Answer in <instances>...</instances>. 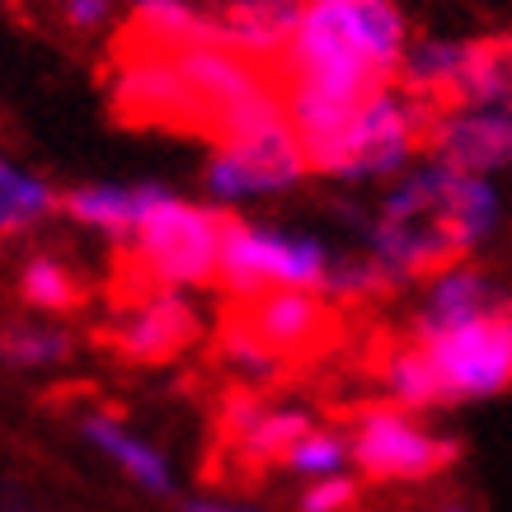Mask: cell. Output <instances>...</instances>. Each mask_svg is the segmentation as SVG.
<instances>
[{"instance_id":"obj_24","label":"cell","mask_w":512,"mask_h":512,"mask_svg":"<svg viewBox=\"0 0 512 512\" xmlns=\"http://www.w3.org/2000/svg\"><path fill=\"white\" fill-rule=\"evenodd\" d=\"M357 494H362V480L353 470L325 475V480H306V489L296 498V512H353Z\"/></svg>"},{"instance_id":"obj_5","label":"cell","mask_w":512,"mask_h":512,"mask_svg":"<svg viewBox=\"0 0 512 512\" xmlns=\"http://www.w3.org/2000/svg\"><path fill=\"white\" fill-rule=\"evenodd\" d=\"M395 85L433 109L512 113V33L480 38H409Z\"/></svg>"},{"instance_id":"obj_27","label":"cell","mask_w":512,"mask_h":512,"mask_svg":"<svg viewBox=\"0 0 512 512\" xmlns=\"http://www.w3.org/2000/svg\"><path fill=\"white\" fill-rule=\"evenodd\" d=\"M433 512H475L470 503H461V498H451V503H442V508H433Z\"/></svg>"},{"instance_id":"obj_2","label":"cell","mask_w":512,"mask_h":512,"mask_svg":"<svg viewBox=\"0 0 512 512\" xmlns=\"http://www.w3.org/2000/svg\"><path fill=\"white\" fill-rule=\"evenodd\" d=\"M503 226V193L494 179L461 174L442 160L423 156L395 174L376 207L362 217V249L372 264L404 287L442 273V268L475 259Z\"/></svg>"},{"instance_id":"obj_9","label":"cell","mask_w":512,"mask_h":512,"mask_svg":"<svg viewBox=\"0 0 512 512\" xmlns=\"http://www.w3.org/2000/svg\"><path fill=\"white\" fill-rule=\"evenodd\" d=\"M311 179L306 146L296 137L287 109L245 127L235 137L217 141L202 165V188L217 202H249V198H278Z\"/></svg>"},{"instance_id":"obj_13","label":"cell","mask_w":512,"mask_h":512,"mask_svg":"<svg viewBox=\"0 0 512 512\" xmlns=\"http://www.w3.org/2000/svg\"><path fill=\"white\" fill-rule=\"evenodd\" d=\"M202 334L198 306L174 287H156L141 301H132L123 325L109 329V343L132 362H170L184 348H193Z\"/></svg>"},{"instance_id":"obj_7","label":"cell","mask_w":512,"mask_h":512,"mask_svg":"<svg viewBox=\"0 0 512 512\" xmlns=\"http://www.w3.org/2000/svg\"><path fill=\"white\" fill-rule=\"evenodd\" d=\"M334 254L320 235L287 231V226H259V221L231 217L221 235L217 287L231 296H254L268 287H301L325 296Z\"/></svg>"},{"instance_id":"obj_11","label":"cell","mask_w":512,"mask_h":512,"mask_svg":"<svg viewBox=\"0 0 512 512\" xmlns=\"http://www.w3.org/2000/svg\"><path fill=\"white\" fill-rule=\"evenodd\" d=\"M461 174L498 179L512 170V113L508 109H437L428 151Z\"/></svg>"},{"instance_id":"obj_20","label":"cell","mask_w":512,"mask_h":512,"mask_svg":"<svg viewBox=\"0 0 512 512\" xmlns=\"http://www.w3.org/2000/svg\"><path fill=\"white\" fill-rule=\"evenodd\" d=\"M19 296L29 301L33 311L66 315V311H76V306H85V282L66 264H57V259H33L19 273Z\"/></svg>"},{"instance_id":"obj_25","label":"cell","mask_w":512,"mask_h":512,"mask_svg":"<svg viewBox=\"0 0 512 512\" xmlns=\"http://www.w3.org/2000/svg\"><path fill=\"white\" fill-rule=\"evenodd\" d=\"M47 5L66 19V29H76V33L104 29L113 19V10H118V0H47Z\"/></svg>"},{"instance_id":"obj_16","label":"cell","mask_w":512,"mask_h":512,"mask_svg":"<svg viewBox=\"0 0 512 512\" xmlns=\"http://www.w3.org/2000/svg\"><path fill=\"white\" fill-rule=\"evenodd\" d=\"M80 433H85V442H90L99 456H109L113 466L123 470V475L137 484V489H146V494H160V498L174 494V470H170V461L160 456V447H151L146 437L132 433L123 419H113V414H85V419H80Z\"/></svg>"},{"instance_id":"obj_10","label":"cell","mask_w":512,"mask_h":512,"mask_svg":"<svg viewBox=\"0 0 512 512\" xmlns=\"http://www.w3.org/2000/svg\"><path fill=\"white\" fill-rule=\"evenodd\" d=\"M226 320L240 325L245 334H254L287 367L320 357L339 334L334 301L320 292H301V287H268V292L254 296H235Z\"/></svg>"},{"instance_id":"obj_15","label":"cell","mask_w":512,"mask_h":512,"mask_svg":"<svg viewBox=\"0 0 512 512\" xmlns=\"http://www.w3.org/2000/svg\"><path fill=\"white\" fill-rule=\"evenodd\" d=\"M170 188L165 184H80L71 188L62 198V212L71 221H80V226H90V231L109 235V240H132L141 226V217L156 207L160 198H165Z\"/></svg>"},{"instance_id":"obj_14","label":"cell","mask_w":512,"mask_h":512,"mask_svg":"<svg viewBox=\"0 0 512 512\" xmlns=\"http://www.w3.org/2000/svg\"><path fill=\"white\" fill-rule=\"evenodd\" d=\"M301 5L306 0H221L217 38L249 62H278L287 43H292L296 24H301Z\"/></svg>"},{"instance_id":"obj_23","label":"cell","mask_w":512,"mask_h":512,"mask_svg":"<svg viewBox=\"0 0 512 512\" xmlns=\"http://www.w3.org/2000/svg\"><path fill=\"white\" fill-rule=\"evenodd\" d=\"M71 339L57 329H0V357L15 367H52L66 362Z\"/></svg>"},{"instance_id":"obj_8","label":"cell","mask_w":512,"mask_h":512,"mask_svg":"<svg viewBox=\"0 0 512 512\" xmlns=\"http://www.w3.org/2000/svg\"><path fill=\"white\" fill-rule=\"evenodd\" d=\"M353 447V475L372 484H423L447 475L461 461V442L423 423L400 404H372L348 428Z\"/></svg>"},{"instance_id":"obj_22","label":"cell","mask_w":512,"mask_h":512,"mask_svg":"<svg viewBox=\"0 0 512 512\" xmlns=\"http://www.w3.org/2000/svg\"><path fill=\"white\" fill-rule=\"evenodd\" d=\"M217 348H221V362L231 367L235 376H245L249 386H264V381H278L282 372H287V362L282 357H273L264 348V343L254 339V334H245L240 325H221V334H217Z\"/></svg>"},{"instance_id":"obj_28","label":"cell","mask_w":512,"mask_h":512,"mask_svg":"<svg viewBox=\"0 0 512 512\" xmlns=\"http://www.w3.org/2000/svg\"><path fill=\"white\" fill-rule=\"evenodd\" d=\"M217 5H221V0H217Z\"/></svg>"},{"instance_id":"obj_19","label":"cell","mask_w":512,"mask_h":512,"mask_svg":"<svg viewBox=\"0 0 512 512\" xmlns=\"http://www.w3.org/2000/svg\"><path fill=\"white\" fill-rule=\"evenodd\" d=\"M282 470H292L296 480H325V475H343V470H353L348 428H306V433L287 447Z\"/></svg>"},{"instance_id":"obj_17","label":"cell","mask_w":512,"mask_h":512,"mask_svg":"<svg viewBox=\"0 0 512 512\" xmlns=\"http://www.w3.org/2000/svg\"><path fill=\"white\" fill-rule=\"evenodd\" d=\"M315 428V419L306 409H296V404H264V414L249 423L245 433L231 442V451L245 461L249 470H264V466H282V456L292 447L296 437Z\"/></svg>"},{"instance_id":"obj_4","label":"cell","mask_w":512,"mask_h":512,"mask_svg":"<svg viewBox=\"0 0 512 512\" xmlns=\"http://www.w3.org/2000/svg\"><path fill=\"white\" fill-rule=\"evenodd\" d=\"M437 109L400 85H381L325 132L306 137V165L329 184H390L428 151Z\"/></svg>"},{"instance_id":"obj_3","label":"cell","mask_w":512,"mask_h":512,"mask_svg":"<svg viewBox=\"0 0 512 512\" xmlns=\"http://www.w3.org/2000/svg\"><path fill=\"white\" fill-rule=\"evenodd\" d=\"M381 386L390 404L409 414L494 400L512 390V306L428 339L400 343L381 362Z\"/></svg>"},{"instance_id":"obj_18","label":"cell","mask_w":512,"mask_h":512,"mask_svg":"<svg viewBox=\"0 0 512 512\" xmlns=\"http://www.w3.org/2000/svg\"><path fill=\"white\" fill-rule=\"evenodd\" d=\"M52 207H62V198L47 188V179L19 170V165H10V160L0 156V231L5 235L29 231V226H38Z\"/></svg>"},{"instance_id":"obj_26","label":"cell","mask_w":512,"mask_h":512,"mask_svg":"<svg viewBox=\"0 0 512 512\" xmlns=\"http://www.w3.org/2000/svg\"><path fill=\"white\" fill-rule=\"evenodd\" d=\"M184 512H264V508H254V503H235V498L198 494V498H184Z\"/></svg>"},{"instance_id":"obj_6","label":"cell","mask_w":512,"mask_h":512,"mask_svg":"<svg viewBox=\"0 0 512 512\" xmlns=\"http://www.w3.org/2000/svg\"><path fill=\"white\" fill-rule=\"evenodd\" d=\"M226 212L207 202H188L179 193L165 198L141 217L137 235L127 240L132 259L127 268L137 273L141 287H212L221 264V235H226Z\"/></svg>"},{"instance_id":"obj_12","label":"cell","mask_w":512,"mask_h":512,"mask_svg":"<svg viewBox=\"0 0 512 512\" xmlns=\"http://www.w3.org/2000/svg\"><path fill=\"white\" fill-rule=\"evenodd\" d=\"M508 306H512V287H503L475 259H461V264L442 268V273L423 282V296L414 306V320H409V339H428V334L470 325V320L508 311Z\"/></svg>"},{"instance_id":"obj_21","label":"cell","mask_w":512,"mask_h":512,"mask_svg":"<svg viewBox=\"0 0 512 512\" xmlns=\"http://www.w3.org/2000/svg\"><path fill=\"white\" fill-rule=\"evenodd\" d=\"M325 296L334 306H353V301H381V296H395V282L372 264L367 249H353V254H334V268H329Z\"/></svg>"},{"instance_id":"obj_1","label":"cell","mask_w":512,"mask_h":512,"mask_svg":"<svg viewBox=\"0 0 512 512\" xmlns=\"http://www.w3.org/2000/svg\"><path fill=\"white\" fill-rule=\"evenodd\" d=\"M409 47L400 0H306L292 43L278 57L282 109L296 137L325 132L381 85H395Z\"/></svg>"}]
</instances>
